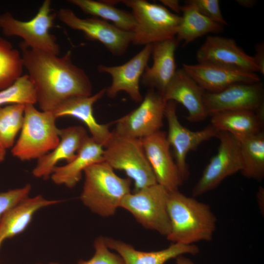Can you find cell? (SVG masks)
<instances>
[{
    "mask_svg": "<svg viewBox=\"0 0 264 264\" xmlns=\"http://www.w3.org/2000/svg\"><path fill=\"white\" fill-rule=\"evenodd\" d=\"M23 67L34 87L41 110L53 112L71 98L92 95L90 80L71 60V52L61 57L20 44Z\"/></svg>",
    "mask_w": 264,
    "mask_h": 264,
    "instance_id": "6da1fadb",
    "label": "cell"
},
{
    "mask_svg": "<svg viewBox=\"0 0 264 264\" xmlns=\"http://www.w3.org/2000/svg\"><path fill=\"white\" fill-rule=\"evenodd\" d=\"M167 210L171 230L167 238L173 243L192 244L212 239L217 219L208 204L176 190L169 193Z\"/></svg>",
    "mask_w": 264,
    "mask_h": 264,
    "instance_id": "7a4b0ae2",
    "label": "cell"
},
{
    "mask_svg": "<svg viewBox=\"0 0 264 264\" xmlns=\"http://www.w3.org/2000/svg\"><path fill=\"white\" fill-rule=\"evenodd\" d=\"M84 173L82 202L99 216L113 215L124 197L131 192V179L118 176L104 161L88 166Z\"/></svg>",
    "mask_w": 264,
    "mask_h": 264,
    "instance_id": "3957f363",
    "label": "cell"
},
{
    "mask_svg": "<svg viewBox=\"0 0 264 264\" xmlns=\"http://www.w3.org/2000/svg\"><path fill=\"white\" fill-rule=\"evenodd\" d=\"M52 112L40 111L34 105H25L20 136L11 149L21 161L38 159L52 151L60 141V129Z\"/></svg>",
    "mask_w": 264,
    "mask_h": 264,
    "instance_id": "277c9868",
    "label": "cell"
},
{
    "mask_svg": "<svg viewBox=\"0 0 264 264\" xmlns=\"http://www.w3.org/2000/svg\"><path fill=\"white\" fill-rule=\"evenodd\" d=\"M103 159L112 169L123 171L134 181V191L157 183L141 139L113 131L104 146Z\"/></svg>",
    "mask_w": 264,
    "mask_h": 264,
    "instance_id": "5b68a950",
    "label": "cell"
},
{
    "mask_svg": "<svg viewBox=\"0 0 264 264\" xmlns=\"http://www.w3.org/2000/svg\"><path fill=\"white\" fill-rule=\"evenodd\" d=\"M132 10L136 26L132 43L147 45L176 37L181 17L172 13L163 5L145 0L121 1Z\"/></svg>",
    "mask_w": 264,
    "mask_h": 264,
    "instance_id": "8992f818",
    "label": "cell"
},
{
    "mask_svg": "<svg viewBox=\"0 0 264 264\" xmlns=\"http://www.w3.org/2000/svg\"><path fill=\"white\" fill-rule=\"evenodd\" d=\"M51 1L45 0L36 15L30 20L15 19L8 12L0 15V29L6 36H18L21 43L30 48L59 55L60 48L55 36L50 32L57 14L52 12Z\"/></svg>",
    "mask_w": 264,
    "mask_h": 264,
    "instance_id": "52a82bcc",
    "label": "cell"
},
{
    "mask_svg": "<svg viewBox=\"0 0 264 264\" xmlns=\"http://www.w3.org/2000/svg\"><path fill=\"white\" fill-rule=\"evenodd\" d=\"M169 193L156 183L127 194L120 207L130 212L145 228L167 237L171 230L167 210Z\"/></svg>",
    "mask_w": 264,
    "mask_h": 264,
    "instance_id": "ba28073f",
    "label": "cell"
},
{
    "mask_svg": "<svg viewBox=\"0 0 264 264\" xmlns=\"http://www.w3.org/2000/svg\"><path fill=\"white\" fill-rule=\"evenodd\" d=\"M220 140L217 153L210 160L203 173L194 186L192 194L198 197L214 189L226 177L243 168L238 140L231 133L218 131Z\"/></svg>",
    "mask_w": 264,
    "mask_h": 264,
    "instance_id": "9c48e42d",
    "label": "cell"
},
{
    "mask_svg": "<svg viewBox=\"0 0 264 264\" xmlns=\"http://www.w3.org/2000/svg\"><path fill=\"white\" fill-rule=\"evenodd\" d=\"M167 102L161 94L150 88L137 108L113 122V132L138 139L156 132L163 125Z\"/></svg>",
    "mask_w": 264,
    "mask_h": 264,
    "instance_id": "30bf717a",
    "label": "cell"
},
{
    "mask_svg": "<svg viewBox=\"0 0 264 264\" xmlns=\"http://www.w3.org/2000/svg\"><path fill=\"white\" fill-rule=\"evenodd\" d=\"M57 17L71 29L82 32L88 40L101 43L114 55L124 54L132 42V32L121 29L98 18L82 19L66 8L60 9Z\"/></svg>",
    "mask_w": 264,
    "mask_h": 264,
    "instance_id": "8fae6325",
    "label": "cell"
},
{
    "mask_svg": "<svg viewBox=\"0 0 264 264\" xmlns=\"http://www.w3.org/2000/svg\"><path fill=\"white\" fill-rule=\"evenodd\" d=\"M176 103L173 101L167 102L165 117L168 123L167 140L174 150L176 163L180 176L183 181L187 179L189 171L186 162V156L191 151L195 150L202 142L217 137L218 131L211 125L198 131H192L183 127L176 115Z\"/></svg>",
    "mask_w": 264,
    "mask_h": 264,
    "instance_id": "7c38bea8",
    "label": "cell"
},
{
    "mask_svg": "<svg viewBox=\"0 0 264 264\" xmlns=\"http://www.w3.org/2000/svg\"><path fill=\"white\" fill-rule=\"evenodd\" d=\"M203 102L207 112L246 110L256 111L264 106L263 84L238 83L214 93L205 92Z\"/></svg>",
    "mask_w": 264,
    "mask_h": 264,
    "instance_id": "4fadbf2b",
    "label": "cell"
},
{
    "mask_svg": "<svg viewBox=\"0 0 264 264\" xmlns=\"http://www.w3.org/2000/svg\"><path fill=\"white\" fill-rule=\"evenodd\" d=\"M153 47V44L145 45L136 55L121 65L110 66L100 65L98 66L99 72L108 73L112 78L111 85L106 88V93L108 97L114 98L119 92L123 91L134 102L139 103L142 101L139 82L148 66Z\"/></svg>",
    "mask_w": 264,
    "mask_h": 264,
    "instance_id": "5bb4252c",
    "label": "cell"
},
{
    "mask_svg": "<svg viewBox=\"0 0 264 264\" xmlns=\"http://www.w3.org/2000/svg\"><path fill=\"white\" fill-rule=\"evenodd\" d=\"M198 63L217 64L256 73L259 68L253 56L245 53L232 38L208 36L196 53Z\"/></svg>",
    "mask_w": 264,
    "mask_h": 264,
    "instance_id": "9a60e30c",
    "label": "cell"
},
{
    "mask_svg": "<svg viewBox=\"0 0 264 264\" xmlns=\"http://www.w3.org/2000/svg\"><path fill=\"white\" fill-rule=\"evenodd\" d=\"M141 139L157 183L169 192L178 190L183 181L172 157L166 133L159 131Z\"/></svg>",
    "mask_w": 264,
    "mask_h": 264,
    "instance_id": "2e32d148",
    "label": "cell"
},
{
    "mask_svg": "<svg viewBox=\"0 0 264 264\" xmlns=\"http://www.w3.org/2000/svg\"><path fill=\"white\" fill-rule=\"evenodd\" d=\"M182 66L188 75L207 92H217L235 83L260 81L256 73L215 64H183Z\"/></svg>",
    "mask_w": 264,
    "mask_h": 264,
    "instance_id": "e0dca14e",
    "label": "cell"
},
{
    "mask_svg": "<svg viewBox=\"0 0 264 264\" xmlns=\"http://www.w3.org/2000/svg\"><path fill=\"white\" fill-rule=\"evenodd\" d=\"M205 92L182 68L176 69L163 96L166 102L181 104L188 112L187 120L196 122L209 116L203 102Z\"/></svg>",
    "mask_w": 264,
    "mask_h": 264,
    "instance_id": "ac0fdd59",
    "label": "cell"
},
{
    "mask_svg": "<svg viewBox=\"0 0 264 264\" xmlns=\"http://www.w3.org/2000/svg\"><path fill=\"white\" fill-rule=\"evenodd\" d=\"M86 130L81 126H71L60 129V141L50 152L37 159L32 171L36 177L46 179L61 160L67 162L73 159L88 137Z\"/></svg>",
    "mask_w": 264,
    "mask_h": 264,
    "instance_id": "d6986e66",
    "label": "cell"
},
{
    "mask_svg": "<svg viewBox=\"0 0 264 264\" xmlns=\"http://www.w3.org/2000/svg\"><path fill=\"white\" fill-rule=\"evenodd\" d=\"M104 88L89 96L75 97L68 99L52 112L56 118L72 117L83 122L88 128L91 137L103 147L111 135L110 124L99 123L93 115V106L106 93Z\"/></svg>",
    "mask_w": 264,
    "mask_h": 264,
    "instance_id": "ffe728a7",
    "label": "cell"
},
{
    "mask_svg": "<svg viewBox=\"0 0 264 264\" xmlns=\"http://www.w3.org/2000/svg\"><path fill=\"white\" fill-rule=\"evenodd\" d=\"M178 44L176 38L153 44V65L146 67L141 77L143 85L162 95L176 70L175 53Z\"/></svg>",
    "mask_w": 264,
    "mask_h": 264,
    "instance_id": "44dd1931",
    "label": "cell"
},
{
    "mask_svg": "<svg viewBox=\"0 0 264 264\" xmlns=\"http://www.w3.org/2000/svg\"><path fill=\"white\" fill-rule=\"evenodd\" d=\"M110 249L115 250L123 260L124 264H164L173 258L184 254L195 255L199 252L194 244L173 243L163 250L145 252L135 249L132 245L120 240L104 237Z\"/></svg>",
    "mask_w": 264,
    "mask_h": 264,
    "instance_id": "7402d4cb",
    "label": "cell"
},
{
    "mask_svg": "<svg viewBox=\"0 0 264 264\" xmlns=\"http://www.w3.org/2000/svg\"><path fill=\"white\" fill-rule=\"evenodd\" d=\"M103 145L91 136L85 140L76 156L66 165L56 166L50 176L52 181L58 185L72 188L81 178L82 173L88 166L104 161Z\"/></svg>",
    "mask_w": 264,
    "mask_h": 264,
    "instance_id": "603a6c76",
    "label": "cell"
},
{
    "mask_svg": "<svg viewBox=\"0 0 264 264\" xmlns=\"http://www.w3.org/2000/svg\"><path fill=\"white\" fill-rule=\"evenodd\" d=\"M41 195L25 198L6 212L0 219V247L3 242L22 232L40 209L61 202Z\"/></svg>",
    "mask_w": 264,
    "mask_h": 264,
    "instance_id": "cb8c5ba5",
    "label": "cell"
},
{
    "mask_svg": "<svg viewBox=\"0 0 264 264\" xmlns=\"http://www.w3.org/2000/svg\"><path fill=\"white\" fill-rule=\"evenodd\" d=\"M210 116L211 125L218 131L228 132L236 137L247 136L262 131L264 106L256 111H225L216 112Z\"/></svg>",
    "mask_w": 264,
    "mask_h": 264,
    "instance_id": "d4e9b609",
    "label": "cell"
},
{
    "mask_svg": "<svg viewBox=\"0 0 264 264\" xmlns=\"http://www.w3.org/2000/svg\"><path fill=\"white\" fill-rule=\"evenodd\" d=\"M181 11L183 14L175 37L178 44L183 42L187 44L208 33L223 30L224 25L204 16L191 4L186 2Z\"/></svg>",
    "mask_w": 264,
    "mask_h": 264,
    "instance_id": "484cf974",
    "label": "cell"
},
{
    "mask_svg": "<svg viewBox=\"0 0 264 264\" xmlns=\"http://www.w3.org/2000/svg\"><path fill=\"white\" fill-rule=\"evenodd\" d=\"M68 2L80 8L85 13L112 22V24L125 31L133 32L136 26L132 15L127 11L115 7L108 1L69 0Z\"/></svg>",
    "mask_w": 264,
    "mask_h": 264,
    "instance_id": "4316f807",
    "label": "cell"
},
{
    "mask_svg": "<svg viewBox=\"0 0 264 264\" xmlns=\"http://www.w3.org/2000/svg\"><path fill=\"white\" fill-rule=\"evenodd\" d=\"M239 141L245 177L261 181L264 176V133L236 137Z\"/></svg>",
    "mask_w": 264,
    "mask_h": 264,
    "instance_id": "83f0119b",
    "label": "cell"
},
{
    "mask_svg": "<svg viewBox=\"0 0 264 264\" xmlns=\"http://www.w3.org/2000/svg\"><path fill=\"white\" fill-rule=\"evenodd\" d=\"M23 68L21 52L8 40L0 37V90L21 77Z\"/></svg>",
    "mask_w": 264,
    "mask_h": 264,
    "instance_id": "f1b7e54d",
    "label": "cell"
},
{
    "mask_svg": "<svg viewBox=\"0 0 264 264\" xmlns=\"http://www.w3.org/2000/svg\"><path fill=\"white\" fill-rule=\"evenodd\" d=\"M25 105L13 104L0 107V144L12 148L23 122Z\"/></svg>",
    "mask_w": 264,
    "mask_h": 264,
    "instance_id": "f546056e",
    "label": "cell"
},
{
    "mask_svg": "<svg viewBox=\"0 0 264 264\" xmlns=\"http://www.w3.org/2000/svg\"><path fill=\"white\" fill-rule=\"evenodd\" d=\"M34 87L28 75H22L9 87L0 90V107L13 104H36Z\"/></svg>",
    "mask_w": 264,
    "mask_h": 264,
    "instance_id": "4dcf8cb0",
    "label": "cell"
},
{
    "mask_svg": "<svg viewBox=\"0 0 264 264\" xmlns=\"http://www.w3.org/2000/svg\"><path fill=\"white\" fill-rule=\"evenodd\" d=\"M95 253L88 261L80 260L78 264H124L119 255L112 253L105 243L104 238H97L94 242Z\"/></svg>",
    "mask_w": 264,
    "mask_h": 264,
    "instance_id": "1f68e13d",
    "label": "cell"
},
{
    "mask_svg": "<svg viewBox=\"0 0 264 264\" xmlns=\"http://www.w3.org/2000/svg\"><path fill=\"white\" fill-rule=\"evenodd\" d=\"M30 184L0 193V219L9 210L28 197Z\"/></svg>",
    "mask_w": 264,
    "mask_h": 264,
    "instance_id": "d6a6232c",
    "label": "cell"
},
{
    "mask_svg": "<svg viewBox=\"0 0 264 264\" xmlns=\"http://www.w3.org/2000/svg\"><path fill=\"white\" fill-rule=\"evenodd\" d=\"M186 2L194 5L204 16L223 25L227 22L223 18L218 0H189Z\"/></svg>",
    "mask_w": 264,
    "mask_h": 264,
    "instance_id": "836d02e7",
    "label": "cell"
},
{
    "mask_svg": "<svg viewBox=\"0 0 264 264\" xmlns=\"http://www.w3.org/2000/svg\"><path fill=\"white\" fill-rule=\"evenodd\" d=\"M256 54L254 57L259 72L264 73V44L263 43L259 44L255 47Z\"/></svg>",
    "mask_w": 264,
    "mask_h": 264,
    "instance_id": "e575fe53",
    "label": "cell"
},
{
    "mask_svg": "<svg viewBox=\"0 0 264 264\" xmlns=\"http://www.w3.org/2000/svg\"><path fill=\"white\" fill-rule=\"evenodd\" d=\"M163 5L167 6L176 13H179L181 11V6L177 0H160Z\"/></svg>",
    "mask_w": 264,
    "mask_h": 264,
    "instance_id": "d590c367",
    "label": "cell"
},
{
    "mask_svg": "<svg viewBox=\"0 0 264 264\" xmlns=\"http://www.w3.org/2000/svg\"><path fill=\"white\" fill-rule=\"evenodd\" d=\"M236 1L242 6L245 8H251L253 7L256 1L254 0H238Z\"/></svg>",
    "mask_w": 264,
    "mask_h": 264,
    "instance_id": "8d00e7d4",
    "label": "cell"
},
{
    "mask_svg": "<svg viewBox=\"0 0 264 264\" xmlns=\"http://www.w3.org/2000/svg\"><path fill=\"white\" fill-rule=\"evenodd\" d=\"M176 264H194V263L189 259L180 255L176 258Z\"/></svg>",
    "mask_w": 264,
    "mask_h": 264,
    "instance_id": "74e56055",
    "label": "cell"
},
{
    "mask_svg": "<svg viewBox=\"0 0 264 264\" xmlns=\"http://www.w3.org/2000/svg\"><path fill=\"white\" fill-rule=\"evenodd\" d=\"M6 155V149H5L0 144V162H2L5 158Z\"/></svg>",
    "mask_w": 264,
    "mask_h": 264,
    "instance_id": "f35d334b",
    "label": "cell"
},
{
    "mask_svg": "<svg viewBox=\"0 0 264 264\" xmlns=\"http://www.w3.org/2000/svg\"><path fill=\"white\" fill-rule=\"evenodd\" d=\"M48 264H58L57 263H50Z\"/></svg>",
    "mask_w": 264,
    "mask_h": 264,
    "instance_id": "ab89813d",
    "label": "cell"
}]
</instances>
